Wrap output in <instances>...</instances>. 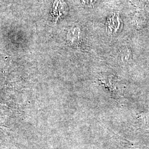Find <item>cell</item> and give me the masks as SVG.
I'll return each mask as SVG.
<instances>
[{
  "label": "cell",
  "mask_w": 149,
  "mask_h": 149,
  "mask_svg": "<svg viewBox=\"0 0 149 149\" xmlns=\"http://www.w3.org/2000/svg\"><path fill=\"white\" fill-rule=\"evenodd\" d=\"M123 26V21L119 13L113 12L107 18L106 32L110 37L116 36L122 32Z\"/></svg>",
  "instance_id": "obj_1"
},
{
  "label": "cell",
  "mask_w": 149,
  "mask_h": 149,
  "mask_svg": "<svg viewBox=\"0 0 149 149\" xmlns=\"http://www.w3.org/2000/svg\"><path fill=\"white\" fill-rule=\"evenodd\" d=\"M66 39L71 47L76 48L81 47L83 41V30L80 25L74 24L68 28Z\"/></svg>",
  "instance_id": "obj_2"
},
{
  "label": "cell",
  "mask_w": 149,
  "mask_h": 149,
  "mask_svg": "<svg viewBox=\"0 0 149 149\" xmlns=\"http://www.w3.org/2000/svg\"><path fill=\"white\" fill-rule=\"evenodd\" d=\"M69 8L64 0H54L52 6L50 14L55 22L67 16Z\"/></svg>",
  "instance_id": "obj_3"
},
{
  "label": "cell",
  "mask_w": 149,
  "mask_h": 149,
  "mask_svg": "<svg viewBox=\"0 0 149 149\" xmlns=\"http://www.w3.org/2000/svg\"><path fill=\"white\" fill-rule=\"evenodd\" d=\"M119 54L120 59L123 61H128L130 58L131 52L130 50L127 46L123 45L120 48H119Z\"/></svg>",
  "instance_id": "obj_4"
},
{
  "label": "cell",
  "mask_w": 149,
  "mask_h": 149,
  "mask_svg": "<svg viewBox=\"0 0 149 149\" xmlns=\"http://www.w3.org/2000/svg\"><path fill=\"white\" fill-rule=\"evenodd\" d=\"M100 0H80L81 4L87 8H93L98 4Z\"/></svg>",
  "instance_id": "obj_5"
}]
</instances>
